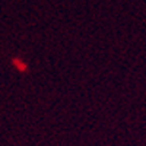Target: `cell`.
I'll list each match as a JSON object with an SVG mask.
<instances>
[]
</instances>
